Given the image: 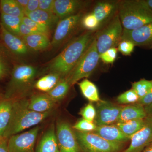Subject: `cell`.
Here are the masks:
<instances>
[{
	"mask_svg": "<svg viewBox=\"0 0 152 152\" xmlns=\"http://www.w3.org/2000/svg\"><path fill=\"white\" fill-rule=\"evenodd\" d=\"M79 114L83 117V118L91 122H94L96 115V108L91 102L83 108Z\"/></svg>",
	"mask_w": 152,
	"mask_h": 152,
	"instance_id": "obj_35",
	"label": "cell"
},
{
	"mask_svg": "<svg viewBox=\"0 0 152 152\" xmlns=\"http://www.w3.org/2000/svg\"><path fill=\"white\" fill-rule=\"evenodd\" d=\"M94 31H87L71 42L49 64L50 72L66 77L80 60L94 38Z\"/></svg>",
	"mask_w": 152,
	"mask_h": 152,
	"instance_id": "obj_1",
	"label": "cell"
},
{
	"mask_svg": "<svg viewBox=\"0 0 152 152\" xmlns=\"http://www.w3.org/2000/svg\"><path fill=\"white\" fill-rule=\"evenodd\" d=\"M22 21L34 34H42L48 36L50 30L45 26L34 21L26 16L22 18Z\"/></svg>",
	"mask_w": 152,
	"mask_h": 152,
	"instance_id": "obj_31",
	"label": "cell"
},
{
	"mask_svg": "<svg viewBox=\"0 0 152 152\" xmlns=\"http://www.w3.org/2000/svg\"><path fill=\"white\" fill-rule=\"evenodd\" d=\"M152 86V80H148L145 79H142L139 81L133 83L132 89L136 92L140 99L148 94Z\"/></svg>",
	"mask_w": 152,
	"mask_h": 152,
	"instance_id": "obj_30",
	"label": "cell"
},
{
	"mask_svg": "<svg viewBox=\"0 0 152 152\" xmlns=\"http://www.w3.org/2000/svg\"><path fill=\"white\" fill-rule=\"evenodd\" d=\"M123 31L122 26L117 13L95 36L99 54L118 45L121 41Z\"/></svg>",
	"mask_w": 152,
	"mask_h": 152,
	"instance_id": "obj_7",
	"label": "cell"
},
{
	"mask_svg": "<svg viewBox=\"0 0 152 152\" xmlns=\"http://www.w3.org/2000/svg\"><path fill=\"white\" fill-rule=\"evenodd\" d=\"M55 0H39V9L47 12H53Z\"/></svg>",
	"mask_w": 152,
	"mask_h": 152,
	"instance_id": "obj_38",
	"label": "cell"
},
{
	"mask_svg": "<svg viewBox=\"0 0 152 152\" xmlns=\"http://www.w3.org/2000/svg\"><path fill=\"white\" fill-rule=\"evenodd\" d=\"M70 86L66 78L63 77L56 86L47 94L57 102L62 99L65 96Z\"/></svg>",
	"mask_w": 152,
	"mask_h": 152,
	"instance_id": "obj_29",
	"label": "cell"
},
{
	"mask_svg": "<svg viewBox=\"0 0 152 152\" xmlns=\"http://www.w3.org/2000/svg\"><path fill=\"white\" fill-rule=\"evenodd\" d=\"M99 59L95 37L78 63L66 77L70 86L75 85L82 79L88 77L97 66Z\"/></svg>",
	"mask_w": 152,
	"mask_h": 152,
	"instance_id": "obj_5",
	"label": "cell"
},
{
	"mask_svg": "<svg viewBox=\"0 0 152 152\" xmlns=\"http://www.w3.org/2000/svg\"><path fill=\"white\" fill-rule=\"evenodd\" d=\"M56 103L47 94L34 95L29 100L28 108L37 113H45L53 110Z\"/></svg>",
	"mask_w": 152,
	"mask_h": 152,
	"instance_id": "obj_18",
	"label": "cell"
},
{
	"mask_svg": "<svg viewBox=\"0 0 152 152\" xmlns=\"http://www.w3.org/2000/svg\"><path fill=\"white\" fill-rule=\"evenodd\" d=\"M17 2L20 7L24 11L25 8L27 7L28 2V0H16Z\"/></svg>",
	"mask_w": 152,
	"mask_h": 152,
	"instance_id": "obj_45",
	"label": "cell"
},
{
	"mask_svg": "<svg viewBox=\"0 0 152 152\" xmlns=\"http://www.w3.org/2000/svg\"><path fill=\"white\" fill-rule=\"evenodd\" d=\"M118 14L124 29H137L152 23V10L145 0L119 1Z\"/></svg>",
	"mask_w": 152,
	"mask_h": 152,
	"instance_id": "obj_4",
	"label": "cell"
},
{
	"mask_svg": "<svg viewBox=\"0 0 152 152\" xmlns=\"http://www.w3.org/2000/svg\"><path fill=\"white\" fill-rule=\"evenodd\" d=\"M152 142V118L146 117L145 125L132 136L127 148L122 152H142Z\"/></svg>",
	"mask_w": 152,
	"mask_h": 152,
	"instance_id": "obj_13",
	"label": "cell"
},
{
	"mask_svg": "<svg viewBox=\"0 0 152 152\" xmlns=\"http://www.w3.org/2000/svg\"><path fill=\"white\" fill-rule=\"evenodd\" d=\"M129 41L137 46L152 48V23L133 30L123 29L121 41Z\"/></svg>",
	"mask_w": 152,
	"mask_h": 152,
	"instance_id": "obj_12",
	"label": "cell"
},
{
	"mask_svg": "<svg viewBox=\"0 0 152 152\" xmlns=\"http://www.w3.org/2000/svg\"><path fill=\"white\" fill-rule=\"evenodd\" d=\"M147 4L152 10V0H145Z\"/></svg>",
	"mask_w": 152,
	"mask_h": 152,
	"instance_id": "obj_47",
	"label": "cell"
},
{
	"mask_svg": "<svg viewBox=\"0 0 152 152\" xmlns=\"http://www.w3.org/2000/svg\"><path fill=\"white\" fill-rule=\"evenodd\" d=\"M0 10L2 13L23 18L25 16L24 12L20 7L16 0H1Z\"/></svg>",
	"mask_w": 152,
	"mask_h": 152,
	"instance_id": "obj_28",
	"label": "cell"
},
{
	"mask_svg": "<svg viewBox=\"0 0 152 152\" xmlns=\"http://www.w3.org/2000/svg\"><path fill=\"white\" fill-rule=\"evenodd\" d=\"M39 9V0H28L27 7L25 8V15L26 14L34 12Z\"/></svg>",
	"mask_w": 152,
	"mask_h": 152,
	"instance_id": "obj_39",
	"label": "cell"
},
{
	"mask_svg": "<svg viewBox=\"0 0 152 152\" xmlns=\"http://www.w3.org/2000/svg\"><path fill=\"white\" fill-rule=\"evenodd\" d=\"M146 117V113L144 106L137 103L123 106L117 123H123L132 120L145 119Z\"/></svg>",
	"mask_w": 152,
	"mask_h": 152,
	"instance_id": "obj_20",
	"label": "cell"
},
{
	"mask_svg": "<svg viewBox=\"0 0 152 152\" xmlns=\"http://www.w3.org/2000/svg\"><path fill=\"white\" fill-rule=\"evenodd\" d=\"M91 1L81 0H55L53 12L60 20L74 15L88 6Z\"/></svg>",
	"mask_w": 152,
	"mask_h": 152,
	"instance_id": "obj_14",
	"label": "cell"
},
{
	"mask_svg": "<svg viewBox=\"0 0 152 152\" xmlns=\"http://www.w3.org/2000/svg\"><path fill=\"white\" fill-rule=\"evenodd\" d=\"M145 123L146 118L132 120L123 123H117L116 124L126 135L131 138L132 136L144 127Z\"/></svg>",
	"mask_w": 152,
	"mask_h": 152,
	"instance_id": "obj_25",
	"label": "cell"
},
{
	"mask_svg": "<svg viewBox=\"0 0 152 152\" xmlns=\"http://www.w3.org/2000/svg\"><path fill=\"white\" fill-rule=\"evenodd\" d=\"M8 139L5 138L0 140V152H8Z\"/></svg>",
	"mask_w": 152,
	"mask_h": 152,
	"instance_id": "obj_43",
	"label": "cell"
},
{
	"mask_svg": "<svg viewBox=\"0 0 152 152\" xmlns=\"http://www.w3.org/2000/svg\"><path fill=\"white\" fill-rule=\"evenodd\" d=\"M83 17V14L80 12L60 20L55 29L50 45L57 47L62 43L78 27Z\"/></svg>",
	"mask_w": 152,
	"mask_h": 152,
	"instance_id": "obj_10",
	"label": "cell"
},
{
	"mask_svg": "<svg viewBox=\"0 0 152 152\" xmlns=\"http://www.w3.org/2000/svg\"><path fill=\"white\" fill-rule=\"evenodd\" d=\"M81 23L84 28L88 31H94L101 27L99 21L92 12L83 17Z\"/></svg>",
	"mask_w": 152,
	"mask_h": 152,
	"instance_id": "obj_33",
	"label": "cell"
},
{
	"mask_svg": "<svg viewBox=\"0 0 152 152\" xmlns=\"http://www.w3.org/2000/svg\"><path fill=\"white\" fill-rule=\"evenodd\" d=\"M39 126L11 136L8 140V152H34V148L39 131Z\"/></svg>",
	"mask_w": 152,
	"mask_h": 152,
	"instance_id": "obj_8",
	"label": "cell"
},
{
	"mask_svg": "<svg viewBox=\"0 0 152 152\" xmlns=\"http://www.w3.org/2000/svg\"><path fill=\"white\" fill-rule=\"evenodd\" d=\"M93 132L109 141L125 143L130 140L116 124L97 126Z\"/></svg>",
	"mask_w": 152,
	"mask_h": 152,
	"instance_id": "obj_17",
	"label": "cell"
},
{
	"mask_svg": "<svg viewBox=\"0 0 152 152\" xmlns=\"http://www.w3.org/2000/svg\"><path fill=\"white\" fill-rule=\"evenodd\" d=\"M142 152H152V142L145 148Z\"/></svg>",
	"mask_w": 152,
	"mask_h": 152,
	"instance_id": "obj_46",
	"label": "cell"
},
{
	"mask_svg": "<svg viewBox=\"0 0 152 152\" xmlns=\"http://www.w3.org/2000/svg\"><path fill=\"white\" fill-rule=\"evenodd\" d=\"M34 34L29 28L28 26H27L25 24L22 22L20 26V34L21 38L23 37L30 35Z\"/></svg>",
	"mask_w": 152,
	"mask_h": 152,
	"instance_id": "obj_41",
	"label": "cell"
},
{
	"mask_svg": "<svg viewBox=\"0 0 152 152\" xmlns=\"http://www.w3.org/2000/svg\"><path fill=\"white\" fill-rule=\"evenodd\" d=\"M0 12H1V10H0ZM0 31H1V22H0Z\"/></svg>",
	"mask_w": 152,
	"mask_h": 152,
	"instance_id": "obj_49",
	"label": "cell"
},
{
	"mask_svg": "<svg viewBox=\"0 0 152 152\" xmlns=\"http://www.w3.org/2000/svg\"><path fill=\"white\" fill-rule=\"evenodd\" d=\"M79 86L84 96L91 102L101 100L97 88L92 82L85 79L79 83Z\"/></svg>",
	"mask_w": 152,
	"mask_h": 152,
	"instance_id": "obj_26",
	"label": "cell"
},
{
	"mask_svg": "<svg viewBox=\"0 0 152 152\" xmlns=\"http://www.w3.org/2000/svg\"><path fill=\"white\" fill-rule=\"evenodd\" d=\"M28 103L29 100L24 98L13 100L10 121L4 137L9 139L11 136L34 126L52 113L53 110L44 113L31 110L28 108Z\"/></svg>",
	"mask_w": 152,
	"mask_h": 152,
	"instance_id": "obj_2",
	"label": "cell"
},
{
	"mask_svg": "<svg viewBox=\"0 0 152 152\" xmlns=\"http://www.w3.org/2000/svg\"><path fill=\"white\" fill-rule=\"evenodd\" d=\"M134 44L129 41L123 40L118 45V50L124 56H130L133 53L134 47Z\"/></svg>",
	"mask_w": 152,
	"mask_h": 152,
	"instance_id": "obj_37",
	"label": "cell"
},
{
	"mask_svg": "<svg viewBox=\"0 0 152 152\" xmlns=\"http://www.w3.org/2000/svg\"><path fill=\"white\" fill-rule=\"evenodd\" d=\"M37 152H60L54 124L43 135L37 147Z\"/></svg>",
	"mask_w": 152,
	"mask_h": 152,
	"instance_id": "obj_19",
	"label": "cell"
},
{
	"mask_svg": "<svg viewBox=\"0 0 152 152\" xmlns=\"http://www.w3.org/2000/svg\"><path fill=\"white\" fill-rule=\"evenodd\" d=\"M0 36L6 47L14 54L23 56L28 53L29 49L23 39L9 32L1 23Z\"/></svg>",
	"mask_w": 152,
	"mask_h": 152,
	"instance_id": "obj_16",
	"label": "cell"
},
{
	"mask_svg": "<svg viewBox=\"0 0 152 152\" xmlns=\"http://www.w3.org/2000/svg\"><path fill=\"white\" fill-rule=\"evenodd\" d=\"M139 96L133 89H131L118 96L116 101L120 104L137 103L140 100Z\"/></svg>",
	"mask_w": 152,
	"mask_h": 152,
	"instance_id": "obj_32",
	"label": "cell"
},
{
	"mask_svg": "<svg viewBox=\"0 0 152 152\" xmlns=\"http://www.w3.org/2000/svg\"><path fill=\"white\" fill-rule=\"evenodd\" d=\"M122 107L108 101L101 100L97 102L96 115L94 123L97 126L116 124Z\"/></svg>",
	"mask_w": 152,
	"mask_h": 152,
	"instance_id": "obj_11",
	"label": "cell"
},
{
	"mask_svg": "<svg viewBox=\"0 0 152 152\" xmlns=\"http://www.w3.org/2000/svg\"><path fill=\"white\" fill-rule=\"evenodd\" d=\"M144 108L146 113L147 117L152 118V102L148 105L144 106Z\"/></svg>",
	"mask_w": 152,
	"mask_h": 152,
	"instance_id": "obj_44",
	"label": "cell"
},
{
	"mask_svg": "<svg viewBox=\"0 0 152 152\" xmlns=\"http://www.w3.org/2000/svg\"><path fill=\"white\" fill-rule=\"evenodd\" d=\"M13 100H6L0 102V136L3 137L7 128L12 115Z\"/></svg>",
	"mask_w": 152,
	"mask_h": 152,
	"instance_id": "obj_24",
	"label": "cell"
},
{
	"mask_svg": "<svg viewBox=\"0 0 152 152\" xmlns=\"http://www.w3.org/2000/svg\"><path fill=\"white\" fill-rule=\"evenodd\" d=\"M118 49L112 48L99 54V58L105 64H113L117 58Z\"/></svg>",
	"mask_w": 152,
	"mask_h": 152,
	"instance_id": "obj_36",
	"label": "cell"
},
{
	"mask_svg": "<svg viewBox=\"0 0 152 152\" xmlns=\"http://www.w3.org/2000/svg\"><path fill=\"white\" fill-rule=\"evenodd\" d=\"M119 1H104L98 2L92 12L96 17L100 26L108 22L118 12Z\"/></svg>",
	"mask_w": 152,
	"mask_h": 152,
	"instance_id": "obj_15",
	"label": "cell"
},
{
	"mask_svg": "<svg viewBox=\"0 0 152 152\" xmlns=\"http://www.w3.org/2000/svg\"><path fill=\"white\" fill-rule=\"evenodd\" d=\"M4 137H1V136H0V140H2V139L4 138Z\"/></svg>",
	"mask_w": 152,
	"mask_h": 152,
	"instance_id": "obj_48",
	"label": "cell"
},
{
	"mask_svg": "<svg viewBox=\"0 0 152 152\" xmlns=\"http://www.w3.org/2000/svg\"><path fill=\"white\" fill-rule=\"evenodd\" d=\"M1 23L9 32L20 37V28L22 18L8 15L1 13Z\"/></svg>",
	"mask_w": 152,
	"mask_h": 152,
	"instance_id": "obj_27",
	"label": "cell"
},
{
	"mask_svg": "<svg viewBox=\"0 0 152 152\" xmlns=\"http://www.w3.org/2000/svg\"><path fill=\"white\" fill-rule=\"evenodd\" d=\"M8 66L6 60L0 54V72L6 75L8 72Z\"/></svg>",
	"mask_w": 152,
	"mask_h": 152,
	"instance_id": "obj_42",
	"label": "cell"
},
{
	"mask_svg": "<svg viewBox=\"0 0 152 152\" xmlns=\"http://www.w3.org/2000/svg\"><path fill=\"white\" fill-rule=\"evenodd\" d=\"M62 78L60 74L50 72L36 81L34 87L39 91L47 93L53 89Z\"/></svg>",
	"mask_w": 152,
	"mask_h": 152,
	"instance_id": "obj_23",
	"label": "cell"
},
{
	"mask_svg": "<svg viewBox=\"0 0 152 152\" xmlns=\"http://www.w3.org/2000/svg\"><path fill=\"white\" fill-rule=\"evenodd\" d=\"M74 132L82 152H119L124 146L123 143L107 140L94 132Z\"/></svg>",
	"mask_w": 152,
	"mask_h": 152,
	"instance_id": "obj_6",
	"label": "cell"
},
{
	"mask_svg": "<svg viewBox=\"0 0 152 152\" xmlns=\"http://www.w3.org/2000/svg\"><path fill=\"white\" fill-rule=\"evenodd\" d=\"M25 16L34 21L45 26L50 30L57 25L60 20L53 12H47L39 9L26 14Z\"/></svg>",
	"mask_w": 152,
	"mask_h": 152,
	"instance_id": "obj_21",
	"label": "cell"
},
{
	"mask_svg": "<svg viewBox=\"0 0 152 152\" xmlns=\"http://www.w3.org/2000/svg\"><path fill=\"white\" fill-rule=\"evenodd\" d=\"M97 127L94 122H91L83 118L80 119L73 126L75 130L82 132H93Z\"/></svg>",
	"mask_w": 152,
	"mask_h": 152,
	"instance_id": "obj_34",
	"label": "cell"
},
{
	"mask_svg": "<svg viewBox=\"0 0 152 152\" xmlns=\"http://www.w3.org/2000/svg\"><path fill=\"white\" fill-rule=\"evenodd\" d=\"M37 74V69L34 66L26 64L15 66L6 87L4 99H22L29 94L34 87Z\"/></svg>",
	"mask_w": 152,
	"mask_h": 152,
	"instance_id": "obj_3",
	"label": "cell"
},
{
	"mask_svg": "<svg viewBox=\"0 0 152 152\" xmlns=\"http://www.w3.org/2000/svg\"><path fill=\"white\" fill-rule=\"evenodd\" d=\"M56 135L60 152H80L74 130L69 124L58 121Z\"/></svg>",
	"mask_w": 152,
	"mask_h": 152,
	"instance_id": "obj_9",
	"label": "cell"
},
{
	"mask_svg": "<svg viewBox=\"0 0 152 152\" xmlns=\"http://www.w3.org/2000/svg\"><path fill=\"white\" fill-rule=\"evenodd\" d=\"M29 50L40 51L50 45L48 36L40 34H34L22 38Z\"/></svg>",
	"mask_w": 152,
	"mask_h": 152,
	"instance_id": "obj_22",
	"label": "cell"
},
{
	"mask_svg": "<svg viewBox=\"0 0 152 152\" xmlns=\"http://www.w3.org/2000/svg\"><path fill=\"white\" fill-rule=\"evenodd\" d=\"M152 102V86L149 91L145 96L139 100L137 103L143 106L148 105Z\"/></svg>",
	"mask_w": 152,
	"mask_h": 152,
	"instance_id": "obj_40",
	"label": "cell"
}]
</instances>
